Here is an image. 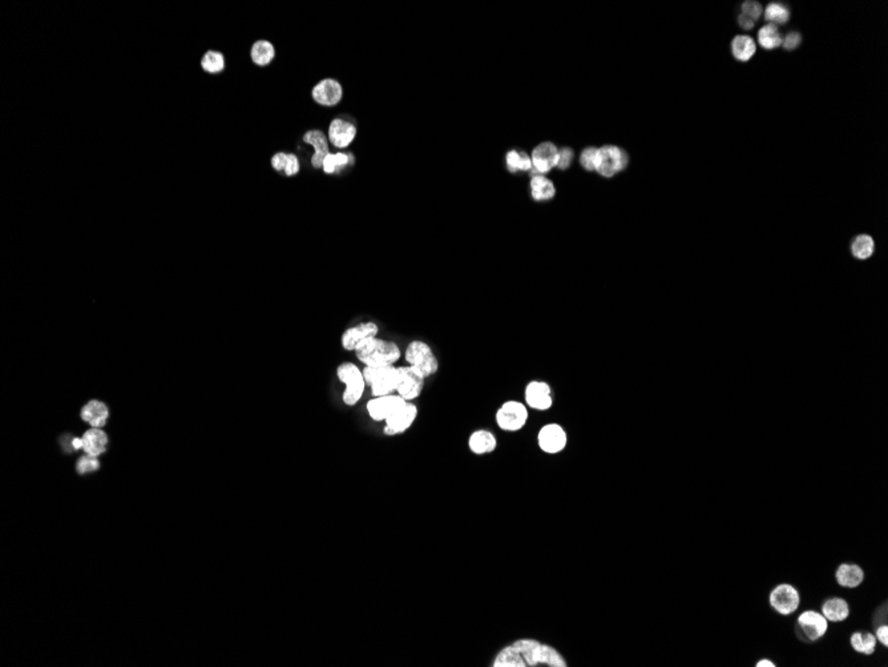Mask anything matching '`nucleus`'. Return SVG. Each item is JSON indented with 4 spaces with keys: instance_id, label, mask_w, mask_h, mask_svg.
<instances>
[{
    "instance_id": "58836bf2",
    "label": "nucleus",
    "mask_w": 888,
    "mask_h": 667,
    "mask_svg": "<svg viewBox=\"0 0 888 667\" xmlns=\"http://www.w3.org/2000/svg\"><path fill=\"white\" fill-rule=\"evenodd\" d=\"M800 43H802V35H800V32H795V31H791V32L786 34L784 39H782V46H783V48L786 51L797 50L800 47Z\"/></svg>"
},
{
    "instance_id": "39448f33",
    "label": "nucleus",
    "mask_w": 888,
    "mask_h": 667,
    "mask_svg": "<svg viewBox=\"0 0 888 667\" xmlns=\"http://www.w3.org/2000/svg\"><path fill=\"white\" fill-rule=\"evenodd\" d=\"M362 372L366 385L370 388L371 397L396 393L399 384V366H365Z\"/></svg>"
},
{
    "instance_id": "f8f14e48",
    "label": "nucleus",
    "mask_w": 888,
    "mask_h": 667,
    "mask_svg": "<svg viewBox=\"0 0 888 667\" xmlns=\"http://www.w3.org/2000/svg\"><path fill=\"white\" fill-rule=\"evenodd\" d=\"M418 415H419L418 406L414 402H406L383 422L385 424L383 433L386 435H399L407 432L415 424Z\"/></svg>"
},
{
    "instance_id": "20e7f679",
    "label": "nucleus",
    "mask_w": 888,
    "mask_h": 667,
    "mask_svg": "<svg viewBox=\"0 0 888 667\" xmlns=\"http://www.w3.org/2000/svg\"><path fill=\"white\" fill-rule=\"evenodd\" d=\"M405 360L423 379L435 376L439 370V360L429 344L423 340H414L405 350Z\"/></svg>"
},
{
    "instance_id": "dca6fc26",
    "label": "nucleus",
    "mask_w": 888,
    "mask_h": 667,
    "mask_svg": "<svg viewBox=\"0 0 888 667\" xmlns=\"http://www.w3.org/2000/svg\"><path fill=\"white\" fill-rule=\"evenodd\" d=\"M316 103L325 107H334L342 100L343 90L336 79H323L311 91Z\"/></svg>"
},
{
    "instance_id": "cd10ccee",
    "label": "nucleus",
    "mask_w": 888,
    "mask_h": 667,
    "mask_svg": "<svg viewBox=\"0 0 888 667\" xmlns=\"http://www.w3.org/2000/svg\"><path fill=\"white\" fill-rule=\"evenodd\" d=\"M850 643L856 652L863 655H871L875 652L878 639L872 632L869 631H855L850 638Z\"/></svg>"
},
{
    "instance_id": "72a5a7b5",
    "label": "nucleus",
    "mask_w": 888,
    "mask_h": 667,
    "mask_svg": "<svg viewBox=\"0 0 888 667\" xmlns=\"http://www.w3.org/2000/svg\"><path fill=\"white\" fill-rule=\"evenodd\" d=\"M873 250H875L873 240H872V237L867 235L858 236L853 240V245H851L853 256L856 259H859V260H866V259L871 257L872 253H873Z\"/></svg>"
},
{
    "instance_id": "7ed1b4c3",
    "label": "nucleus",
    "mask_w": 888,
    "mask_h": 667,
    "mask_svg": "<svg viewBox=\"0 0 888 667\" xmlns=\"http://www.w3.org/2000/svg\"><path fill=\"white\" fill-rule=\"evenodd\" d=\"M336 373L338 381L345 385V391L342 393L343 404L346 406H356L363 398L367 388L362 369L354 362L346 361L338 365Z\"/></svg>"
},
{
    "instance_id": "79ce46f5",
    "label": "nucleus",
    "mask_w": 888,
    "mask_h": 667,
    "mask_svg": "<svg viewBox=\"0 0 888 667\" xmlns=\"http://www.w3.org/2000/svg\"><path fill=\"white\" fill-rule=\"evenodd\" d=\"M875 637H876V639H878V641H879V642H880V643H882V645H883L885 648H887L888 646L887 625H882V626H879V628L876 629V635H875Z\"/></svg>"
},
{
    "instance_id": "6e6552de",
    "label": "nucleus",
    "mask_w": 888,
    "mask_h": 667,
    "mask_svg": "<svg viewBox=\"0 0 888 667\" xmlns=\"http://www.w3.org/2000/svg\"><path fill=\"white\" fill-rule=\"evenodd\" d=\"M524 402L531 411H536V412L550 411L554 402L551 385L543 379L530 381L524 388Z\"/></svg>"
},
{
    "instance_id": "a19ab883",
    "label": "nucleus",
    "mask_w": 888,
    "mask_h": 667,
    "mask_svg": "<svg viewBox=\"0 0 888 667\" xmlns=\"http://www.w3.org/2000/svg\"><path fill=\"white\" fill-rule=\"evenodd\" d=\"M572 159H573V151L570 148H563L559 152L556 165L559 167V169H567L572 162Z\"/></svg>"
},
{
    "instance_id": "aec40b11",
    "label": "nucleus",
    "mask_w": 888,
    "mask_h": 667,
    "mask_svg": "<svg viewBox=\"0 0 888 667\" xmlns=\"http://www.w3.org/2000/svg\"><path fill=\"white\" fill-rule=\"evenodd\" d=\"M303 142L314 148V153L311 156V165L314 169H320L323 165V160L330 153L326 135L320 129H311L303 135Z\"/></svg>"
},
{
    "instance_id": "1a4fd4ad",
    "label": "nucleus",
    "mask_w": 888,
    "mask_h": 667,
    "mask_svg": "<svg viewBox=\"0 0 888 667\" xmlns=\"http://www.w3.org/2000/svg\"><path fill=\"white\" fill-rule=\"evenodd\" d=\"M628 165V155L615 145H605L597 151L596 171L604 178H613Z\"/></svg>"
},
{
    "instance_id": "a878e982",
    "label": "nucleus",
    "mask_w": 888,
    "mask_h": 667,
    "mask_svg": "<svg viewBox=\"0 0 888 667\" xmlns=\"http://www.w3.org/2000/svg\"><path fill=\"white\" fill-rule=\"evenodd\" d=\"M250 57L255 66L267 67L276 57V48L269 40H257L251 46Z\"/></svg>"
},
{
    "instance_id": "f257e3e1",
    "label": "nucleus",
    "mask_w": 888,
    "mask_h": 667,
    "mask_svg": "<svg viewBox=\"0 0 888 667\" xmlns=\"http://www.w3.org/2000/svg\"><path fill=\"white\" fill-rule=\"evenodd\" d=\"M492 667H568L561 651L536 638H519L495 654Z\"/></svg>"
},
{
    "instance_id": "ddd939ff",
    "label": "nucleus",
    "mask_w": 888,
    "mask_h": 667,
    "mask_svg": "<svg viewBox=\"0 0 888 667\" xmlns=\"http://www.w3.org/2000/svg\"><path fill=\"white\" fill-rule=\"evenodd\" d=\"M407 401L396 393L389 396L371 397L366 404V412L375 422H385L394 412Z\"/></svg>"
},
{
    "instance_id": "9b49d317",
    "label": "nucleus",
    "mask_w": 888,
    "mask_h": 667,
    "mask_svg": "<svg viewBox=\"0 0 888 667\" xmlns=\"http://www.w3.org/2000/svg\"><path fill=\"white\" fill-rule=\"evenodd\" d=\"M380 332L379 325L374 321H362L359 324L349 326L340 336V345L347 352H356L359 345L378 337Z\"/></svg>"
},
{
    "instance_id": "f704fd0d",
    "label": "nucleus",
    "mask_w": 888,
    "mask_h": 667,
    "mask_svg": "<svg viewBox=\"0 0 888 667\" xmlns=\"http://www.w3.org/2000/svg\"><path fill=\"white\" fill-rule=\"evenodd\" d=\"M99 469H100V461H99V457L90 455V454H87V453H86L84 455H81V457L77 460V462H76V471H77L80 476L90 474V473H95V471H97Z\"/></svg>"
},
{
    "instance_id": "f03ea898",
    "label": "nucleus",
    "mask_w": 888,
    "mask_h": 667,
    "mask_svg": "<svg viewBox=\"0 0 888 667\" xmlns=\"http://www.w3.org/2000/svg\"><path fill=\"white\" fill-rule=\"evenodd\" d=\"M356 360L365 366H391L402 357V350L395 341L374 337L356 348Z\"/></svg>"
},
{
    "instance_id": "473e14b6",
    "label": "nucleus",
    "mask_w": 888,
    "mask_h": 667,
    "mask_svg": "<svg viewBox=\"0 0 888 667\" xmlns=\"http://www.w3.org/2000/svg\"><path fill=\"white\" fill-rule=\"evenodd\" d=\"M505 162H507V169L512 173L521 172V171H530L532 168V162L530 156L519 151L508 152L505 156Z\"/></svg>"
},
{
    "instance_id": "2f4dec72",
    "label": "nucleus",
    "mask_w": 888,
    "mask_h": 667,
    "mask_svg": "<svg viewBox=\"0 0 888 667\" xmlns=\"http://www.w3.org/2000/svg\"><path fill=\"white\" fill-rule=\"evenodd\" d=\"M201 68L205 73H211V75L222 73L224 68H225V57H224V55L218 53V51L209 50L201 59Z\"/></svg>"
},
{
    "instance_id": "412c9836",
    "label": "nucleus",
    "mask_w": 888,
    "mask_h": 667,
    "mask_svg": "<svg viewBox=\"0 0 888 667\" xmlns=\"http://www.w3.org/2000/svg\"><path fill=\"white\" fill-rule=\"evenodd\" d=\"M80 417L84 422L90 425V428H103L107 424L109 418V409L107 404L99 400H90L88 401L80 412Z\"/></svg>"
},
{
    "instance_id": "b1692460",
    "label": "nucleus",
    "mask_w": 888,
    "mask_h": 667,
    "mask_svg": "<svg viewBox=\"0 0 888 667\" xmlns=\"http://www.w3.org/2000/svg\"><path fill=\"white\" fill-rule=\"evenodd\" d=\"M83 451L87 454L99 457L107 451L108 435L100 428H90L83 434Z\"/></svg>"
},
{
    "instance_id": "423d86ee",
    "label": "nucleus",
    "mask_w": 888,
    "mask_h": 667,
    "mask_svg": "<svg viewBox=\"0 0 888 667\" xmlns=\"http://www.w3.org/2000/svg\"><path fill=\"white\" fill-rule=\"evenodd\" d=\"M530 420V409L524 401L507 400L495 413V424L501 432L516 433L523 431Z\"/></svg>"
},
{
    "instance_id": "4c0bfd02",
    "label": "nucleus",
    "mask_w": 888,
    "mask_h": 667,
    "mask_svg": "<svg viewBox=\"0 0 888 667\" xmlns=\"http://www.w3.org/2000/svg\"><path fill=\"white\" fill-rule=\"evenodd\" d=\"M300 169H301V162H300L298 156L296 153H287V162H286V168H284V176L293 178V176L298 175Z\"/></svg>"
},
{
    "instance_id": "4be33fe9",
    "label": "nucleus",
    "mask_w": 888,
    "mask_h": 667,
    "mask_svg": "<svg viewBox=\"0 0 888 667\" xmlns=\"http://www.w3.org/2000/svg\"><path fill=\"white\" fill-rule=\"evenodd\" d=\"M835 578L839 586L847 589H856L865 579V572L860 566L853 563H842L838 566Z\"/></svg>"
},
{
    "instance_id": "c85d7f7f",
    "label": "nucleus",
    "mask_w": 888,
    "mask_h": 667,
    "mask_svg": "<svg viewBox=\"0 0 888 667\" xmlns=\"http://www.w3.org/2000/svg\"><path fill=\"white\" fill-rule=\"evenodd\" d=\"M556 189L551 180L544 175L533 176L531 180V195L536 201H548L554 196Z\"/></svg>"
},
{
    "instance_id": "0eeeda50",
    "label": "nucleus",
    "mask_w": 888,
    "mask_h": 667,
    "mask_svg": "<svg viewBox=\"0 0 888 667\" xmlns=\"http://www.w3.org/2000/svg\"><path fill=\"white\" fill-rule=\"evenodd\" d=\"M536 441L539 449L543 453L550 455L560 454L568 445V433L561 424L550 422L539 429Z\"/></svg>"
},
{
    "instance_id": "ea45409f",
    "label": "nucleus",
    "mask_w": 888,
    "mask_h": 667,
    "mask_svg": "<svg viewBox=\"0 0 888 667\" xmlns=\"http://www.w3.org/2000/svg\"><path fill=\"white\" fill-rule=\"evenodd\" d=\"M286 162H287V153H284V152H277V153H274V155H273V158H271V160H270L271 168H273L276 172L281 173V175H284V168H286Z\"/></svg>"
},
{
    "instance_id": "7c9ffc66",
    "label": "nucleus",
    "mask_w": 888,
    "mask_h": 667,
    "mask_svg": "<svg viewBox=\"0 0 888 667\" xmlns=\"http://www.w3.org/2000/svg\"><path fill=\"white\" fill-rule=\"evenodd\" d=\"M782 39L783 37H782L781 32L773 24L764 26L758 32V41H760L761 47H764V50H775V48H778L782 44Z\"/></svg>"
},
{
    "instance_id": "a18cd8bd",
    "label": "nucleus",
    "mask_w": 888,
    "mask_h": 667,
    "mask_svg": "<svg viewBox=\"0 0 888 667\" xmlns=\"http://www.w3.org/2000/svg\"><path fill=\"white\" fill-rule=\"evenodd\" d=\"M755 666H757V667H775V666H777V665H775V664H774V662H773V661H770V659H761V661H758V662H757V665H755Z\"/></svg>"
},
{
    "instance_id": "c9c22d12",
    "label": "nucleus",
    "mask_w": 888,
    "mask_h": 667,
    "mask_svg": "<svg viewBox=\"0 0 888 667\" xmlns=\"http://www.w3.org/2000/svg\"><path fill=\"white\" fill-rule=\"evenodd\" d=\"M597 151H599L597 148H593V147H589V148H586V149H584V151L581 152V156H580V162H581V165H583V167L586 168V171H589V172H592V171H596V160H597Z\"/></svg>"
},
{
    "instance_id": "5701e85b",
    "label": "nucleus",
    "mask_w": 888,
    "mask_h": 667,
    "mask_svg": "<svg viewBox=\"0 0 888 667\" xmlns=\"http://www.w3.org/2000/svg\"><path fill=\"white\" fill-rule=\"evenodd\" d=\"M356 162V158L351 152H337L329 153L323 160L322 169L326 175H342Z\"/></svg>"
},
{
    "instance_id": "393cba45",
    "label": "nucleus",
    "mask_w": 888,
    "mask_h": 667,
    "mask_svg": "<svg viewBox=\"0 0 888 667\" xmlns=\"http://www.w3.org/2000/svg\"><path fill=\"white\" fill-rule=\"evenodd\" d=\"M822 614L829 622H834V623L843 622L850 615V606L847 601L843 598H839V596L829 598L822 605Z\"/></svg>"
},
{
    "instance_id": "c03bdc74",
    "label": "nucleus",
    "mask_w": 888,
    "mask_h": 667,
    "mask_svg": "<svg viewBox=\"0 0 888 667\" xmlns=\"http://www.w3.org/2000/svg\"><path fill=\"white\" fill-rule=\"evenodd\" d=\"M72 438H73V435H71V434H66V435L60 437V447L66 453H73Z\"/></svg>"
},
{
    "instance_id": "9d476101",
    "label": "nucleus",
    "mask_w": 888,
    "mask_h": 667,
    "mask_svg": "<svg viewBox=\"0 0 888 667\" xmlns=\"http://www.w3.org/2000/svg\"><path fill=\"white\" fill-rule=\"evenodd\" d=\"M770 606L781 615H790L798 610L800 596L798 590L790 583H781L773 589L769 596Z\"/></svg>"
},
{
    "instance_id": "bb28decb",
    "label": "nucleus",
    "mask_w": 888,
    "mask_h": 667,
    "mask_svg": "<svg viewBox=\"0 0 888 667\" xmlns=\"http://www.w3.org/2000/svg\"><path fill=\"white\" fill-rule=\"evenodd\" d=\"M755 51V41L747 35H738L731 41V53L738 62H749Z\"/></svg>"
},
{
    "instance_id": "4468645a",
    "label": "nucleus",
    "mask_w": 888,
    "mask_h": 667,
    "mask_svg": "<svg viewBox=\"0 0 888 667\" xmlns=\"http://www.w3.org/2000/svg\"><path fill=\"white\" fill-rule=\"evenodd\" d=\"M426 385V379L419 376L409 365L399 366V384L396 395L402 397L407 402H414L423 393Z\"/></svg>"
},
{
    "instance_id": "37998d69",
    "label": "nucleus",
    "mask_w": 888,
    "mask_h": 667,
    "mask_svg": "<svg viewBox=\"0 0 888 667\" xmlns=\"http://www.w3.org/2000/svg\"><path fill=\"white\" fill-rule=\"evenodd\" d=\"M738 24H740V27H741V28H744V30L749 31V30H753V28H754L755 21H754L753 19H750L749 17H746V15H744V14H740V17H738Z\"/></svg>"
},
{
    "instance_id": "e433bc0d",
    "label": "nucleus",
    "mask_w": 888,
    "mask_h": 667,
    "mask_svg": "<svg viewBox=\"0 0 888 667\" xmlns=\"http://www.w3.org/2000/svg\"><path fill=\"white\" fill-rule=\"evenodd\" d=\"M762 12H764V8L758 1H745L741 6V14L753 19L754 21H757L758 19L761 18Z\"/></svg>"
},
{
    "instance_id": "a211bd4d",
    "label": "nucleus",
    "mask_w": 888,
    "mask_h": 667,
    "mask_svg": "<svg viewBox=\"0 0 888 667\" xmlns=\"http://www.w3.org/2000/svg\"><path fill=\"white\" fill-rule=\"evenodd\" d=\"M356 136V126L353 122L337 118L329 126V142L336 148H347Z\"/></svg>"
},
{
    "instance_id": "6ab92c4d",
    "label": "nucleus",
    "mask_w": 888,
    "mask_h": 667,
    "mask_svg": "<svg viewBox=\"0 0 888 667\" xmlns=\"http://www.w3.org/2000/svg\"><path fill=\"white\" fill-rule=\"evenodd\" d=\"M467 447L472 454L479 457L492 454L498 449V437L488 429H476L470 434Z\"/></svg>"
},
{
    "instance_id": "2eb2a0df",
    "label": "nucleus",
    "mask_w": 888,
    "mask_h": 667,
    "mask_svg": "<svg viewBox=\"0 0 888 667\" xmlns=\"http://www.w3.org/2000/svg\"><path fill=\"white\" fill-rule=\"evenodd\" d=\"M798 628L807 641L817 642L829 631V621L822 613L807 610L798 617Z\"/></svg>"
},
{
    "instance_id": "c756f323",
    "label": "nucleus",
    "mask_w": 888,
    "mask_h": 667,
    "mask_svg": "<svg viewBox=\"0 0 888 667\" xmlns=\"http://www.w3.org/2000/svg\"><path fill=\"white\" fill-rule=\"evenodd\" d=\"M764 19L773 26L786 24L790 20V8L780 1L770 3L764 10Z\"/></svg>"
},
{
    "instance_id": "f3484780",
    "label": "nucleus",
    "mask_w": 888,
    "mask_h": 667,
    "mask_svg": "<svg viewBox=\"0 0 888 667\" xmlns=\"http://www.w3.org/2000/svg\"><path fill=\"white\" fill-rule=\"evenodd\" d=\"M559 151L552 143H543L533 151L532 168L530 169L533 176L550 172L557 164Z\"/></svg>"
}]
</instances>
